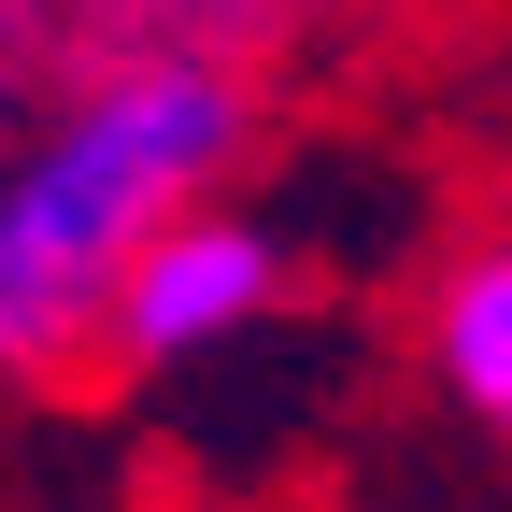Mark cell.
Returning a JSON list of instances; mask_svg holds the SVG:
<instances>
[{
  "instance_id": "cell-1",
  "label": "cell",
  "mask_w": 512,
  "mask_h": 512,
  "mask_svg": "<svg viewBox=\"0 0 512 512\" xmlns=\"http://www.w3.org/2000/svg\"><path fill=\"white\" fill-rule=\"evenodd\" d=\"M228 143H242V86L200 57H143L0 171V384H43L100 328L114 271L185 200H214Z\"/></svg>"
},
{
  "instance_id": "cell-2",
  "label": "cell",
  "mask_w": 512,
  "mask_h": 512,
  "mask_svg": "<svg viewBox=\"0 0 512 512\" xmlns=\"http://www.w3.org/2000/svg\"><path fill=\"white\" fill-rule=\"evenodd\" d=\"M271 299H285V228L185 200V214H171V228H157V242L114 271V299H100V342H114L128 370H185V356L242 342Z\"/></svg>"
},
{
  "instance_id": "cell-3",
  "label": "cell",
  "mask_w": 512,
  "mask_h": 512,
  "mask_svg": "<svg viewBox=\"0 0 512 512\" xmlns=\"http://www.w3.org/2000/svg\"><path fill=\"white\" fill-rule=\"evenodd\" d=\"M427 370L484 441H512V242H470L427 299Z\"/></svg>"
}]
</instances>
